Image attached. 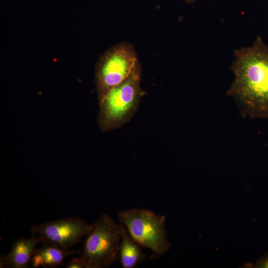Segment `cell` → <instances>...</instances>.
Instances as JSON below:
<instances>
[{
    "label": "cell",
    "instance_id": "obj_7",
    "mask_svg": "<svg viewBox=\"0 0 268 268\" xmlns=\"http://www.w3.org/2000/svg\"><path fill=\"white\" fill-rule=\"evenodd\" d=\"M42 238H20L12 244L9 253L0 258V268H25L29 266L37 246Z\"/></svg>",
    "mask_w": 268,
    "mask_h": 268
},
{
    "label": "cell",
    "instance_id": "obj_10",
    "mask_svg": "<svg viewBox=\"0 0 268 268\" xmlns=\"http://www.w3.org/2000/svg\"><path fill=\"white\" fill-rule=\"evenodd\" d=\"M67 268H85L84 262L80 257L72 259L67 265Z\"/></svg>",
    "mask_w": 268,
    "mask_h": 268
},
{
    "label": "cell",
    "instance_id": "obj_9",
    "mask_svg": "<svg viewBox=\"0 0 268 268\" xmlns=\"http://www.w3.org/2000/svg\"><path fill=\"white\" fill-rule=\"evenodd\" d=\"M118 259L124 268H134L146 259L139 245L124 227L119 248Z\"/></svg>",
    "mask_w": 268,
    "mask_h": 268
},
{
    "label": "cell",
    "instance_id": "obj_8",
    "mask_svg": "<svg viewBox=\"0 0 268 268\" xmlns=\"http://www.w3.org/2000/svg\"><path fill=\"white\" fill-rule=\"evenodd\" d=\"M79 251L64 250L46 243L36 249L31 260L32 268H55L62 265L69 255L79 253Z\"/></svg>",
    "mask_w": 268,
    "mask_h": 268
},
{
    "label": "cell",
    "instance_id": "obj_4",
    "mask_svg": "<svg viewBox=\"0 0 268 268\" xmlns=\"http://www.w3.org/2000/svg\"><path fill=\"white\" fill-rule=\"evenodd\" d=\"M118 217L134 240L150 249L156 256H162L170 249L165 216L148 209L136 208L120 211Z\"/></svg>",
    "mask_w": 268,
    "mask_h": 268
},
{
    "label": "cell",
    "instance_id": "obj_1",
    "mask_svg": "<svg viewBox=\"0 0 268 268\" xmlns=\"http://www.w3.org/2000/svg\"><path fill=\"white\" fill-rule=\"evenodd\" d=\"M234 56V79L228 94L251 116L268 117V46L258 37L252 46L236 50Z\"/></svg>",
    "mask_w": 268,
    "mask_h": 268
},
{
    "label": "cell",
    "instance_id": "obj_3",
    "mask_svg": "<svg viewBox=\"0 0 268 268\" xmlns=\"http://www.w3.org/2000/svg\"><path fill=\"white\" fill-rule=\"evenodd\" d=\"M124 227L109 215H101L86 235L80 257L85 268H108L118 259Z\"/></svg>",
    "mask_w": 268,
    "mask_h": 268
},
{
    "label": "cell",
    "instance_id": "obj_5",
    "mask_svg": "<svg viewBox=\"0 0 268 268\" xmlns=\"http://www.w3.org/2000/svg\"><path fill=\"white\" fill-rule=\"evenodd\" d=\"M138 60L134 46L127 42L111 47L100 56L95 71L99 103L111 88L129 76Z\"/></svg>",
    "mask_w": 268,
    "mask_h": 268
},
{
    "label": "cell",
    "instance_id": "obj_2",
    "mask_svg": "<svg viewBox=\"0 0 268 268\" xmlns=\"http://www.w3.org/2000/svg\"><path fill=\"white\" fill-rule=\"evenodd\" d=\"M141 75L142 67L138 60L129 76L111 88L99 103L97 123L102 131L119 129L134 118L142 95Z\"/></svg>",
    "mask_w": 268,
    "mask_h": 268
},
{
    "label": "cell",
    "instance_id": "obj_6",
    "mask_svg": "<svg viewBox=\"0 0 268 268\" xmlns=\"http://www.w3.org/2000/svg\"><path fill=\"white\" fill-rule=\"evenodd\" d=\"M92 225L78 217H66L32 226V234L42 238V243L69 250L86 236Z\"/></svg>",
    "mask_w": 268,
    "mask_h": 268
},
{
    "label": "cell",
    "instance_id": "obj_11",
    "mask_svg": "<svg viewBox=\"0 0 268 268\" xmlns=\"http://www.w3.org/2000/svg\"><path fill=\"white\" fill-rule=\"evenodd\" d=\"M254 268H268V253L257 260Z\"/></svg>",
    "mask_w": 268,
    "mask_h": 268
}]
</instances>
